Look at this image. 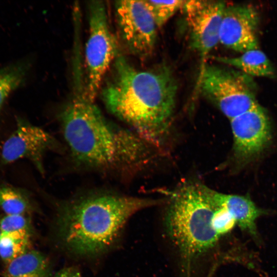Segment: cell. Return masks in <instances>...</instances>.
Returning a JSON list of instances; mask_svg holds the SVG:
<instances>
[{
    "instance_id": "obj_1",
    "label": "cell",
    "mask_w": 277,
    "mask_h": 277,
    "mask_svg": "<svg viewBox=\"0 0 277 277\" xmlns=\"http://www.w3.org/2000/svg\"><path fill=\"white\" fill-rule=\"evenodd\" d=\"M76 89L60 115L63 135L76 163L121 175L145 168L154 159V147L107 119L88 98L85 87Z\"/></svg>"
},
{
    "instance_id": "obj_2",
    "label": "cell",
    "mask_w": 277,
    "mask_h": 277,
    "mask_svg": "<svg viewBox=\"0 0 277 277\" xmlns=\"http://www.w3.org/2000/svg\"><path fill=\"white\" fill-rule=\"evenodd\" d=\"M113 74L102 90L108 109L156 148L170 133L177 84L167 66L140 70L122 56L114 60Z\"/></svg>"
},
{
    "instance_id": "obj_3",
    "label": "cell",
    "mask_w": 277,
    "mask_h": 277,
    "mask_svg": "<svg viewBox=\"0 0 277 277\" xmlns=\"http://www.w3.org/2000/svg\"><path fill=\"white\" fill-rule=\"evenodd\" d=\"M161 200L111 193L87 194L58 207L53 235L58 247L78 259L101 257L116 246L125 225L137 212Z\"/></svg>"
},
{
    "instance_id": "obj_4",
    "label": "cell",
    "mask_w": 277,
    "mask_h": 277,
    "mask_svg": "<svg viewBox=\"0 0 277 277\" xmlns=\"http://www.w3.org/2000/svg\"><path fill=\"white\" fill-rule=\"evenodd\" d=\"M213 191L203 183L190 181L168 193L165 217L167 232L186 259L206 253L220 238L212 224L217 208Z\"/></svg>"
},
{
    "instance_id": "obj_5",
    "label": "cell",
    "mask_w": 277,
    "mask_h": 277,
    "mask_svg": "<svg viewBox=\"0 0 277 277\" xmlns=\"http://www.w3.org/2000/svg\"><path fill=\"white\" fill-rule=\"evenodd\" d=\"M197 86L204 96L230 120L258 104L254 82L240 71L207 64L200 74Z\"/></svg>"
},
{
    "instance_id": "obj_6",
    "label": "cell",
    "mask_w": 277,
    "mask_h": 277,
    "mask_svg": "<svg viewBox=\"0 0 277 277\" xmlns=\"http://www.w3.org/2000/svg\"><path fill=\"white\" fill-rule=\"evenodd\" d=\"M89 37L85 48V92L94 100L109 66L117 57L115 37L109 25L107 9L102 1L88 4Z\"/></svg>"
},
{
    "instance_id": "obj_7",
    "label": "cell",
    "mask_w": 277,
    "mask_h": 277,
    "mask_svg": "<svg viewBox=\"0 0 277 277\" xmlns=\"http://www.w3.org/2000/svg\"><path fill=\"white\" fill-rule=\"evenodd\" d=\"M226 4L223 1H186L183 6L191 47L199 54L200 73L207 58L220 42V32Z\"/></svg>"
},
{
    "instance_id": "obj_8",
    "label": "cell",
    "mask_w": 277,
    "mask_h": 277,
    "mask_svg": "<svg viewBox=\"0 0 277 277\" xmlns=\"http://www.w3.org/2000/svg\"><path fill=\"white\" fill-rule=\"evenodd\" d=\"M122 38L136 55L152 53L156 39V25L143 1H117L114 4Z\"/></svg>"
},
{
    "instance_id": "obj_9",
    "label": "cell",
    "mask_w": 277,
    "mask_h": 277,
    "mask_svg": "<svg viewBox=\"0 0 277 277\" xmlns=\"http://www.w3.org/2000/svg\"><path fill=\"white\" fill-rule=\"evenodd\" d=\"M56 145L55 140L48 132L18 117L15 130L2 147L0 162L1 164L8 165L26 159L44 174V156Z\"/></svg>"
},
{
    "instance_id": "obj_10",
    "label": "cell",
    "mask_w": 277,
    "mask_h": 277,
    "mask_svg": "<svg viewBox=\"0 0 277 277\" xmlns=\"http://www.w3.org/2000/svg\"><path fill=\"white\" fill-rule=\"evenodd\" d=\"M230 121L233 154L240 164L249 162L268 145L271 137L269 120L259 104Z\"/></svg>"
},
{
    "instance_id": "obj_11",
    "label": "cell",
    "mask_w": 277,
    "mask_h": 277,
    "mask_svg": "<svg viewBox=\"0 0 277 277\" xmlns=\"http://www.w3.org/2000/svg\"><path fill=\"white\" fill-rule=\"evenodd\" d=\"M259 21V12L252 5H226L220 28V42L243 53L258 49Z\"/></svg>"
},
{
    "instance_id": "obj_12",
    "label": "cell",
    "mask_w": 277,
    "mask_h": 277,
    "mask_svg": "<svg viewBox=\"0 0 277 277\" xmlns=\"http://www.w3.org/2000/svg\"><path fill=\"white\" fill-rule=\"evenodd\" d=\"M213 197L217 205L227 209L242 230L253 238L258 239L256 221L259 217L265 214L264 210L259 208L247 196L227 194L214 190Z\"/></svg>"
},
{
    "instance_id": "obj_13",
    "label": "cell",
    "mask_w": 277,
    "mask_h": 277,
    "mask_svg": "<svg viewBox=\"0 0 277 277\" xmlns=\"http://www.w3.org/2000/svg\"><path fill=\"white\" fill-rule=\"evenodd\" d=\"M3 277H52L51 263L46 254L31 249L6 264Z\"/></svg>"
},
{
    "instance_id": "obj_14",
    "label": "cell",
    "mask_w": 277,
    "mask_h": 277,
    "mask_svg": "<svg viewBox=\"0 0 277 277\" xmlns=\"http://www.w3.org/2000/svg\"><path fill=\"white\" fill-rule=\"evenodd\" d=\"M215 60L232 66L251 77H272L274 74L273 65L266 55L258 49L247 51L238 57L214 56Z\"/></svg>"
},
{
    "instance_id": "obj_15",
    "label": "cell",
    "mask_w": 277,
    "mask_h": 277,
    "mask_svg": "<svg viewBox=\"0 0 277 277\" xmlns=\"http://www.w3.org/2000/svg\"><path fill=\"white\" fill-rule=\"evenodd\" d=\"M0 209L5 215L30 214L33 205L27 191L10 185L1 184Z\"/></svg>"
},
{
    "instance_id": "obj_16",
    "label": "cell",
    "mask_w": 277,
    "mask_h": 277,
    "mask_svg": "<svg viewBox=\"0 0 277 277\" xmlns=\"http://www.w3.org/2000/svg\"><path fill=\"white\" fill-rule=\"evenodd\" d=\"M30 65L26 61L0 69V112L7 97L25 82Z\"/></svg>"
},
{
    "instance_id": "obj_17",
    "label": "cell",
    "mask_w": 277,
    "mask_h": 277,
    "mask_svg": "<svg viewBox=\"0 0 277 277\" xmlns=\"http://www.w3.org/2000/svg\"><path fill=\"white\" fill-rule=\"evenodd\" d=\"M32 235L0 232V258L6 264L31 249Z\"/></svg>"
},
{
    "instance_id": "obj_18",
    "label": "cell",
    "mask_w": 277,
    "mask_h": 277,
    "mask_svg": "<svg viewBox=\"0 0 277 277\" xmlns=\"http://www.w3.org/2000/svg\"><path fill=\"white\" fill-rule=\"evenodd\" d=\"M157 27L163 26L175 12L183 8L186 1H143Z\"/></svg>"
},
{
    "instance_id": "obj_19",
    "label": "cell",
    "mask_w": 277,
    "mask_h": 277,
    "mask_svg": "<svg viewBox=\"0 0 277 277\" xmlns=\"http://www.w3.org/2000/svg\"><path fill=\"white\" fill-rule=\"evenodd\" d=\"M30 214L5 215L0 220V232L33 234Z\"/></svg>"
},
{
    "instance_id": "obj_20",
    "label": "cell",
    "mask_w": 277,
    "mask_h": 277,
    "mask_svg": "<svg viewBox=\"0 0 277 277\" xmlns=\"http://www.w3.org/2000/svg\"><path fill=\"white\" fill-rule=\"evenodd\" d=\"M216 206L212 224L214 230L221 237L230 232L236 224L235 219L226 208Z\"/></svg>"
},
{
    "instance_id": "obj_21",
    "label": "cell",
    "mask_w": 277,
    "mask_h": 277,
    "mask_svg": "<svg viewBox=\"0 0 277 277\" xmlns=\"http://www.w3.org/2000/svg\"><path fill=\"white\" fill-rule=\"evenodd\" d=\"M53 277H82V275L76 267H67L58 271Z\"/></svg>"
}]
</instances>
